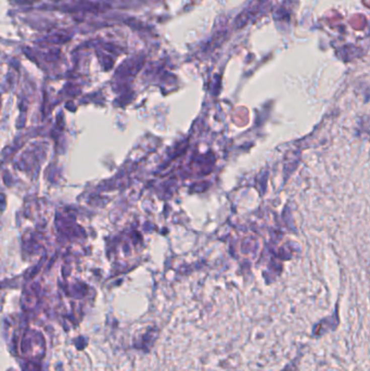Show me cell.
Returning <instances> with one entry per match:
<instances>
[{
    "instance_id": "1",
    "label": "cell",
    "mask_w": 370,
    "mask_h": 371,
    "mask_svg": "<svg viewBox=\"0 0 370 371\" xmlns=\"http://www.w3.org/2000/svg\"><path fill=\"white\" fill-rule=\"evenodd\" d=\"M338 324H339V318L336 313L331 317L323 319L322 322L315 325L314 328H313V334H314L315 337H322L323 334L327 332H329L331 330H336Z\"/></svg>"
},
{
    "instance_id": "2",
    "label": "cell",
    "mask_w": 370,
    "mask_h": 371,
    "mask_svg": "<svg viewBox=\"0 0 370 371\" xmlns=\"http://www.w3.org/2000/svg\"><path fill=\"white\" fill-rule=\"evenodd\" d=\"M281 371H297V367H296V365H295V363H289V365H287L286 367H284L283 368V370H281Z\"/></svg>"
}]
</instances>
